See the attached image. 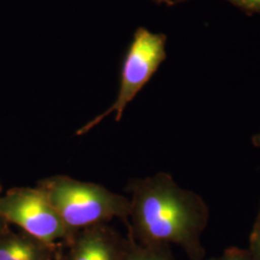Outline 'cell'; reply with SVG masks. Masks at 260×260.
<instances>
[{
	"label": "cell",
	"instance_id": "obj_7",
	"mask_svg": "<svg viewBox=\"0 0 260 260\" xmlns=\"http://www.w3.org/2000/svg\"><path fill=\"white\" fill-rule=\"evenodd\" d=\"M167 247L141 244L128 235V248L124 260H175Z\"/></svg>",
	"mask_w": 260,
	"mask_h": 260
},
{
	"label": "cell",
	"instance_id": "obj_13",
	"mask_svg": "<svg viewBox=\"0 0 260 260\" xmlns=\"http://www.w3.org/2000/svg\"><path fill=\"white\" fill-rule=\"evenodd\" d=\"M55 260H62V251H59V253H58Z\"/></svg>",
	"mask_w": 260,
	"mask_h": 260
},
{
	"label": "cell",
	"instance_id": "obj_4",
	"mask_svg": "<svg viewBox=\"0 0 260 260\" xmlns=\"http://www.w3.org/2000/svg\"><path fill=\"white\" fill-rule=\"evenodd\" d=\"M0 213L9 224L48 245L58 246L57 242L67 240L63 221L37 186L9 189L0 197Z\"/></svg>",
	"mask_w": 260,
	"mask_h": 260
},
{
	"label": "cell",
	"instance_id": "obj_6",
	"mask_svg": "<svg viewBox=\"0 0 260 260\" xmlns=\"http://www.w3.org/2000/svg\"><path fill=\"white\" fill-rule=\"evenodd\" d=\"M59 246L40 241L27 233H0V260H55Z\"/></svg>",
	"mask_w": 260,
	"mask_h": 260
},
{
	"label": "cell",
	"instance_id": "obj_12",
	"mask_svg": "<svg viewBox=\"0 0 260 260\" xmlns=\"http://www.w3.org/2000/svg\"><path fill=\"white\" fill-rule=\"evenodd\" d=\"M162 1H163L164 4L169 5V6H172V5H175V4H177V3H181L182 0H162Z\"/></svg>",
	"mask_w": 260,
	"mask_h": 260
},
{
	"label": "cell",
	"instance_id": "obj_3",
	"mask_svg": "<svg viewBox=\"0 0 260 260\" xmlns=\"http://www.w3.org/2000/svg\"><path fill=\"white\" fill-rule=\"evenodd\" d=\"M166 44L167 37L162 33H154L145 27L136 30L122 61L120 87L115 102L107 110L77 130L76 135L88 133L113 113L116 121H121L126 106L166 59Z\"/></svg>",
	"mask_w": 260,
	"mask_h": 260
},
{
	"label": "cell",
	"instance_id": "obj_1",
	"mask_svg": "<svg viewBox=\"0 0 260 260\" xmlns=\"http://www.w3.org/2000/svg\"><path fill=\"white\" fill-rule=\"evenodd\" d=\"M128 235L146 245L180 246L192 260L202 257L200 234L206 209L198 196L181 188L165 173L130 180Z\"/></svg>",
	"mask_w": 260,
	"mask_h": 260
},
{
	"label": "cell",
	"instance_id": "obj_11",
	"mask_svg": "<svg viewBox=\"0 0 260 260\" xmlns=\"http://www.w3.org/2000/svg\"><path fill=\"white\" fill-rule=\"evenodd\" d=\"M221 260H250L249 258H247V257H245L244 255H241V254H237V253H235V254H229V255H225L224 257H223V259Z\"/></svg>",
	"mask_w": 260,
	"mask_h": 260
},
{
	"label": "cell",
	"instance_id": "obj_10",
	"mask_svg": "<svg viewBox=\"0 0 260 260\" xmlns=\"http://www.w3.org/2000/svg\"><path fill=\"white\" fill-rule=\"evenodd\" d=\"M1 192H2V190H1V185H0V197H1ZM9 229V223L0 213V233H3Z\"/></svg>",
	"mask_w": 260,
	"mask_h": 260
},
{
	"label": "cell",
	"instance_id": "obj_9",
	"mask_svg": "<svg viewBox=\"0 0 260 260\" xmlns=\"http://www.w3.org/2000/svg\"><path fill=\"white\" fill-rule=\"evenodd\" d=\"M251 249L256 259L260 260V224L253 233L251 240Z\"/></svg>",
	"mask_w": 260,
	"mask_h": 260
},
{
	"label": "cell",
	"instance_id": "obj_14",
	"mask_svg": "<svg viewBox=\"0 0 260 260\" xmlns=\"http://www.w3.org/2000/svg\"><path fill=\"white\" fill-rule=\"evenodd\" d=\"M152 1H154V2H156V3H159V4L163 3V1H162V0H152Z\"/></svg>",
	"mask_w": 260,
	"mask_h": 260
},
{
	"label": "cell",
	"instance_id": "obj_8",
	"mask_svg": "<svg viewBox=\"0 0 260 260\" xmlns=\"http://www.w3.org/2000/svg\"><path fill=\"white\" fill-rule=\"evenodd\" d=\"M188 1L182 0L181 2ZM233 6L246 12L247 14H259L260 15V0H224Z\"/></svg>",
	"mask_w": 260,
	"mask_h": 260
},
{
	"label": "cell",
	"instance_id": "obj_5",
	"mask_svg": "<svg viewBox=\"0 0 260 260\" xmlns=\"http://www.w3.org/2000/svg\"><path fill=\"white\" fill-rule=\"evenodd\" d=\"M62 260H124L128 237L107 223L95 224L75 233L64 243Z\"/></svg>",
	"mask_w": 260,
	"mask_h": 260
},
{
	"label": "cell",
	"instance_id": "obj_2",
	"mask_svg": "<svg viewBox=\"0 0 260 260\" xmlns=\"http://www.w3.org/2000/svg\"><path fill=\"white\" fill-rule=\"evenodd\" d=\"M36 186L63 221L67 240L81 230L114 219H120L125 224L128 222L129 199L101 184L55 175L42 178Z\"/></svg>",
	"mask_w": 260,
	"mask_h": 260
}]
</instances>
